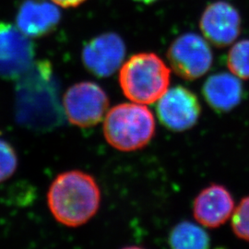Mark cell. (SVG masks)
Returning <instances> with one entry per match:
<instances>
[{"label": "cell", "instance_id": "obj_1", "mask_svg": "<svg viewBox=\"0 0 249 249\" xmlns=\"http://www.w3.org/2000/svg\"><path fill=\"white\" fill-rule=\"evenodd\" d=\"M100 201L96 181L80 171L59 175L47 194L48 206L55 220L70 227L87 223L97 213Z\"/></svg>", "mask_w": 249, "mask_h": 249}, {"label": "cell", "instance_id": "obj_2", "mask_svg": "<svg viewBox=\"0 0 249 249\" xmlns=\"http://www.w3.org/2000/svg\"><path fill=\"white\" fill-rule=\"evenodd\" d=\"M170 74L169 68L157 54L136 53L121 66L119 82L130 101L151 105L168 89Z\"/></svg>", "mask_w": 249, "mask_h": 249}, {"label": "cell", "instance_id": "obj_3", "mask_svg": "<svg viewBox=\"0 0 249 249\" xmlns=\"http://www.w3.org/2000/svg\"><path fill=\"white\" fill-rule=\"evenodd\" d=\"M155 132V120L151 111L142 104H121L107 114L104 133L107 142L116 150L142 149L151 142Z\"/></svg>", "mask_w": 249, "mask_h": 249}, {"label": "cell", "instance_id": "obj_4", "mask_svg": "<svg viewBox=\"0 0 249 249\" xmlns=\"http://www.w3.org/2000/svg\"><path fill=\"white\" fill-rule=\"evenodd\" d=\"M167 58L171 68L179 77L194 80L210 71L213 55L207 40L196 34L187 33L171 44Z\"/></svg>", "mask_w": 249, "mask_h": 249}, {"label": "cell", "instance_id": "obj_5", "mask_svg": "<svg viewBox=\"0 0 249 249\" xmlns=\"http://www.w3.org/2000/svg\"><path fill=\"white\" fill-rule=\"evenodd\" d=\"M63 105L66 116L71 124L80 127H90L104 119L109 100L98 84L83 81L67 90Z\"/></svg>", "mask_w": 249, "mask_h": 249}, {"label": "cell", "instance_id": "obj_6", "mask_svg": "<svg viewBox=\"0 0 249 249\" xmlns=\"http://www.w3.org/2000/svg\"><path fill=\"white\" fill-rule=\"evenodd\" d=\"M35 45L16 25L0 20V78L23 76L33 66Z\"/></svg>", "mask_w": 249, "mask_h": 249}, {"label": "cell", "instance_id": "obj_7", "mask_svg": "<svg viewBox=\"0 0 249 249\" xmlns=\"http://www.w3.org/2000/svg\"><path fill=\"white\" fill-rule=\"evenodd\" d=\"M201 113L198 99L182 86L168 89L159 99L157 114L160 123L172 131H186L196 124Z\"/></svg>", "mask_w": 249, "mask_h": 249}, {"label": "cell", "instance_id": "obj_8", "mask_svg": "<svg viewBox=\"0 0 249 249\" xmlns=\"http://www.w3.org/2000/svg\"><path fill=\"white\" fill-rule=\"evenodd\" d=\"M125 45L115 33L92 38L82 49L81 59L85 68L97 77H109L123 65Z\"/></svg>", "mask_w": 249, "mask_h": 249}, {"label": "cell", "instance_id": "obj_9", "mask_svg": "<svg viewBox=\"0 0 249 249\" xmlns=\"http://www.w3.org/2000/svg\"><path fill=\"white\" fill-rule=\"evenodd\" d=\"M240 14L226 1H216L205 9L199 20L204 38L217 47L231 45L240 35Z\"/></svg>", "mask_w": 249, "mask_h": 249}, {"label": "cell", "instance_id": "obj_10", "mask_svg": "<svg viewBox=\"0 0 249 249\" xmlns=\"http://www.w3.org/2000/svg\"><path fill=\"white\" fill-rule=\"evenodd\" d=\"M60 19V10L51 0H24L17 12L16 26L31 39L41 38L54 31Z\"/></svg>", "mask_w": 249, "mask_h": 249}, {"label": "cell", "instance_id": "obj_11", "mask_svg": "<svg viewBox=\"0 0 249 249\" xmlns=\"http://www.w3.org/2000/svg\"><path fill=\"white\" fill-rule=\"evenodd\" d=\"M234 202L230 192L223 186L206 187L194 201V217L201 225L217 228L226 223L233 213Z\"/></svg>", "mask_w": 249, "mask_h": 249}, {"label": "cell", "instance_id": "obj_12", "mask_svg": "<svg viewBox=\"0 0 249 249\" xmlns=\"http://www.w3.org/2000/svg\"><path fill=\"white\" fill-rule=\"evenodd\" d=\"M203 96L208 105L218 112H228L237 107L243 95L239 78L229 73H217L206 80Z\"/></svg>", "mask_w": 249, "mask_h": 249}, {"label": "cell", "instance_id": "obj_13", "mask_svg": "<svg viewBox=\"0 0 249 249\" xmlns=\"http://www.w3.org/2000/svg\"><path fill=\"white\" fill-rule=\"evenodd\" d=\"M169 244L173 249H203L209 248L210 238L199 226L189 222H183L171 231Z\"/></svg>", "mask_w": 249, "mask_h": 249}, {"label": "cell", "instance_id": "obj_14", "mask_svg": "<svg viewBox=\"0 0 249 249\" xmlns=\"http://www.w3.org/2000/svg\"><path fill=\"white\" fill-rule=\"evenodd\" d=\"M229 71L242 80L249 79V40H242L232 45L228 53Z\"/></svg>", "mask_w": 249, "mask_h": 249}, {"label": "cell", "instance_id": "obj_15", "mask_svg": "<svg viewBox=\"0 0 249 249\" xmlns=\"http://www.w3.org/2000/svg\"><path fill=\"white\" fill-rule=\"evenodd\" d=\"M231 228L239 238L249 242V196L242 199L234 209L231 217Z\"/></svg>", "mask_w": 249, "mask_h": 249}, {"label": "cell", "instance_id": "obj_16", "mask_svg": "<svg viewBox=\"0 0 249 249\" xmlns=\"http://www.w3.org/2000/svg\"><path fill=\"white\" fill-rule=\"evenodd\" d=\"M16 151L8 142L0 139V183L8 180L17 169Z\"/></svg>", "mask_w": 249, "mask_h": 249}, {"label": "cell", "instance_id": "obj_17", "mask_svg": "<svg viewBox=\"0 0 249 249\" xmlns=\"http://www.w3.org/2000/svg\"><path fill=\"white\" fill-rule=\"evenodd\" d=\"M55 5L58 7L69 9V8H76L79 7L82 3H84L86 0H51Z\"/></svg>", "mask_w": 249, "mask_h": 249}, {"label": "cell", "instance_id": "obj_18", "mask_svg": "<svg viewBox=\"0 0 249 249\" xmlns=\"http://www.w3.org/2000/svg\"><path fill=\"white\" fill-rule=\"evenodd\" d=\"M136 2H140V3H142V4H152V3H155V2H158L160 0H134Z\"/></svg>", "mask_w": 249, "mask_h": 249}]
</instances>
